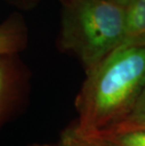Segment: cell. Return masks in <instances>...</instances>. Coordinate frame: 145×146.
I'll use <instances>...</instances> for the list:
<instances>
[{
	"instance_id": "3",
	"label": "cell",
	"mask_w": 145,
	"mask_h": 146,
	"mask_svg": "<svg viewBox=\"0 0 145 146\" xmlns=\"http://www.w3.org/2000/svg\"><path fill=\"white\" fill-rule=\"evenodd\" d=\"M27 78L18 54L0 55V127L23 99Z\"/></svg>"
},
{
	"instance_id": "6",
	"label": "cell",
	"mask_w": 145,
	"mask_h": 146,
	"mask_svg": "<svg viewBox=\"0 0 145 146\" xmlns=\"http://www.w3.org/2000/svg\"><path fill=\"white\" fill-rule=\"evenodd\" d=\"M89 136L95 137L107 146H145V128L110 129Z\"/></svg>"
},
{
	"instance_id": "7",
	"label": "cell",
	"mask_w": 145,
	"mask_h": 146,
	"mask_svg": "<svg viewBox=\"0 0 145 146\" xmlns=\"http://www.w3.org/2000/svg\"><path fill=\"white\" fill-rule=\"evenodd\" d=\"M122 128H145V87L129 113L110 129Z\"/></svg>"
},
{
	"instance_id": "12",
	"label": "cell",
	"mask_w": 145,
	"mask_h": 146,
	"mask_svg": "<svg viewBox=\"0 0 145 146\" xmlns=\"http://www.w3.org/2000/svg\"><path fill=\"white\" fill-rule=\"evenodd\" d=\"M33 1H34V2H36V1H38V0H33Z\"/></svg>"
},
{
	"instance_id": "9",
	"label": "cell",
	"mask_w": 145,
	"mask_h": 146,
	"mask_svg": "<svg viewBox=\"0 0 145 146\" xmlns=\"http://www.w3.org/2000/svg\"><path fill=\"white\" fill-rule=\"evenodd\" d=\"M107 1H109V2H112V3H115V4H118L122 7L124 8L126 4L129 2V0H107Z\"/></svg>"
},
{
	"instance_id": "2",
	"label": "cell",
	"mask_w": 145,
	"mask_h": 146,
	"mask_svg": "<svg viewBox=\"0 0 145 146\" xmlns=\"http://www.w3.org/2000/svg\"><path fill=\"white\" fill-rule=\"evenodd\" d=\"M60 43L73 53L86 72L119 47L124 8L107 0H61Z\"/></svg>"
},
{
	"instance_id": "4",
	"label": "cell",
	"mask_w": 145,
	"mask_h": 146,
	"mask_svg": "<svg viewBox=\"0 0 145 146\" xmlns=\"http://www.w3.org/2000/svg\"><path fill=\"white\" fill-rule=\"evenodd\" d=\"M27 42L28 30L22 15L13 13L0 24V55L18 54Z\"/></svg>"
},
{
	"instance_id": "5",
	"label": "cell",
	"mask_w": 145,
	"mask_h": 146,
	"mask_svg": "<svg viewBox=\"0 0 145 146\" xmlns=\"http://www.w3.org/2000/svg\"><path fill=\"white\" fill-rule=\"evenodd\" d=\"M145 45V0H129L124 7V29L119 47Z\"/></svg>"
},
{
	"instance_id": "8",
	"label": "cell",
	"mask_w": 145,
	"mask_h": 146,
	"mask_svg": "<svg viewBox=\"0 0 145 146\" xmlns=\"http://www.w3.org/2000/svg\"><path fill=\"white\" fill-rule=\"evenodd\" d=\"M60 146H107L95 137L79 132L75 126L67 128L60 138Z\"/></svg>"
},
{
	"instance_id": "1",
	"label": "cell",
	"mask_w": 145,
	"mask_h": 146,
	"mask_svg": "<svg viewBox=\"0 0 145 146\" xmlns=\"http://www.w3.org/2000/svg\"><path fill=\"white\" fill-rule=\"evenodd\" d=\"M145 87V45L118 47L87 72L75 105V128L94 135L117 125Z\"/></svg>"
},
{
	"instance_id": "11",
	"label": "cell",
	"mask_w": 145,
	"mask_h": 146,
	"mask_svg": "<svg viewBox=\"0 0 145 146\" xmlns=\"http://www.w3.org/2000/svg\"><path fill=\"white\" fill-rule=\"evenodd\" d=\"M29 146H54V145H50V144H31V145H29Z\"/></svg>"
},
{
	"instance_id": "10",
	"label": "cell",
	"mask_w": 145,
	"mask_h": 146,
	"mask_svg": "<svg viewBox=\"0 0 145 146\" xmlns=\"http://www.w3.org/2000/svg\"><path fill=\"white\" fill-rule=\"evenodd\" d=\"M18 1H22L23 2V5L26 4V5H28V6L31 5L32 3H34L33 0H18Z\"/></svg>"
}]
</instances>
